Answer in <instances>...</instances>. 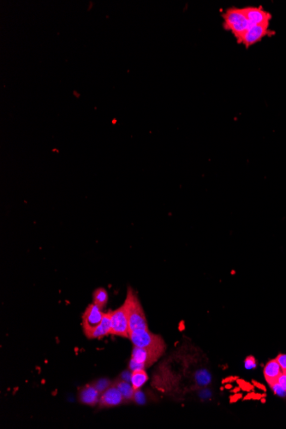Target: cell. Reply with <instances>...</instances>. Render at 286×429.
<instances>
[{
	"mask_svg": "<svg viewBox=\"0 0 286 429\" xmlns=\"http://www.w3.org/2000/svg\"><path fill=\"white\" fill-rule=\"evenodd\" d=\"M242 394L241 393H235V394L232 396V397H230V399H231V403H235L237 401L239 400V399H241L242 398Z\"/></svg>",
	"mask_w": 286,
	"mask_h": 429,
	"instance_id": "23",
	"label": "cell"
},
{
	"mask_svg": "<svg viewBox=\"0 0 286 429\" xmlns=\"http://www.w3.org/2000/svg\"><path fill=\"white\" fill-rule=\"evenodd\" d=\"M225 387H226V389H231V388H232V385H230V384H228V385H226V386H225Z\"/></svg>",
	"mask_w": 286,
	"mask_h": 429,
	"instance_id": "27",
	"label": "cell"
},
{
	"mask_svg": "<svg viewBox=\"0 0 286 429\" xmlns=\"http://www.w3.org/2000/svg\"><path fill=\"white\" fill-rule=\"evenodd\" d=\"M130 339L134 346L140 348H157L165 346V342L159 335L150 332L149 329L132 331L130 333Z\"/></svg>",
	"mask_w": 286,
	"mask_h": 429,
	"instance_id": "5",
	"label": "cell"
},
{
	"mask_svg": "<svg viewBox=\"0 0 286 429\" xmlns=\"http://www.w3.org/2000/svg\"><path fill=\"white\" fill-rule=\"evenodd\" d=\"M100 395V392L96 389L95 385H86L80 391L79 400L83 404L89 406H95L99 403Z\"/></svg>",
	"mask_w": 286,
	"mask_h": 429,
	"instance_id": "10",
	"label": "cell"
},
{
	"mask_svg": "<svg viewBox=\"0 0 286 429\" xmlns=\"http://www.w3.org/2000/svg\"><path fill=\"white\" fill-rule=\"evenodd\" d=\"M104 315L102 308L94 302L87 307L82 317V327L86 337L101 323Z\"/></svg>",
	"mask_w": 286,
	"mask_h": 429,
	"instance_id": "6",
	"label": "cell"
},
{
	"mask_svg": "<svg viewBox=\"0 0 286 429\" xmlns=\"http://www.w3.org/2000/svg\"><path fill=\"white\" fill-rule=\"evenodd\" d=\"M114 385L120 391L125 401L134 400L136 390L134 389L133 385H131V383L124 381V380H118L115 382Z\"/></svg>",
	"mask_w": 286,
	"mask_h": 429,
	"instance_id": "13",
	"label": "cell"
},
{
	"mask_svg": "<svg viewBox=\"0 0 286 429\" xmlns=\"http://www.w3.org/2000/svg\"><path fill=\"white\" fill-rule=\"evenodd\" d=\"M111 385H112V383L109 380H106V379L99 380V381H97L94 383V385L100 392V394H102L106 389H108Z\"/></svg>",
	"mask_w": 286,
	"mask_h": 429,
	"instance_id": "16",
	"label": "cell"
},
{
	"mask_svg": "<svg viewBox=\"0 0 286 429\" xmlns=\"http://www.w3.org/2000/svg\"><path fill=\"white\" fill-rule=\"evenodd\" d=\"M271 388L273 389V391H274V393L276 395H279L280 397H286V391L285 389L281 387V385L277 382L274 385H271Z\"/></svg>",
	"mask_w": 286,
	"mask_h": 429,
	"instance_id": "18",
	"label": "cell"
},
{
	"mask_svg": "<svg viewBox=\"0 0 286 429\" xmlns=\"http://www.w3.org/2000/svg\"><path fill=\"white\" fill-rule=\"evenodd\" d=\"M238 377H228V378L225 379V380H223V383H227V382H232L233 381H235V380H238Z\"/></svg>",
	"mask_w": 286,
	"mask_h": 429,
	"instance_id": "25",
	"label": "cell"
},
{
	"mask_svg": "<svg viewBox=\"0 0 286 429\" xmlns=\"http://www.w3.org/2000/svg\"><path fill=\"white\" fill-rule=\"evenodd\" d=\"M111 334V311L105 313L101 323L88 336L89 339H101Z\"/></svg>",
	"mask_w": 286,
	"mask_h": 429,
	"instance_id": "11",
	"label": "cell"
},
{
	"mask_svg": "<svg viewBox=\"0 0 286 429\" xmlns=\"http://www.w3.org/2000/svg\"><path fill=\"white\" fill-rule=\"evenodd\" d=\"M125 402L120 391L115 385H111L106 389L99 398V405L102 408L116 407Z\"/></svg>",
	"mask_w": 286,
	"mask_h": 429,
	"instance_id": "9",
	"label": "cell"
},
{
	"mask_svg": "<svg viewBox=\"0 0 286 429\" xmlns=\"http://www.w3.org/2000/svg\"><path fill=\"white\" fill-rule=\"evenodd\" d=\"M274 35H275V32L269 29V26L251 25L245 34L242 44L244 45L245 48H248L261 42L266 36H273Z\"/></svg>",
	"mask_w": 286,
	"mask_h": 429,
	"instance_id": "7",
	"label": "cell"
},
{
	"mask_svg": "<svg viewBox=\"0 0 286 429\" xmlns=\"http://www.w3.org/2000/svg\"><path fill=\"white\" fill-rule=\"evenodd\" d=\"M263 374L268 385L271 386L278 382V380L283 372L276 359H273L270 360L265 366Z\"/></svg>",
	"mask_w": 286,
	"mask_h": 429,
	"instance_id": "12",
	"label": "cell"
},
{
	"mask_svg": "<svg viewBox=\"0 0 286 429\" xmlns=\"http://www.w3.org/2000/svg\"><path fill=\"white\" fill-rule=\"evenodd\" d=\"M248 22L251 25L269 26L273 16L270 12L264 10L261 6H248L242 8Z\"/></svg>",
	"mask_w": 286,
	"mask_h": 429,
	"instance_id": "8",
	"label": "cell"
},
{
	"mask_svg": "<svg viewBox=\"0 0 286 429\" xmlns=\"http://www.w3.org/2000/svg\"><path fill=\"white\" fill-rule=\"evenodd\" d=\"M245 369H253L256 368V361L254 356H249L246 357L244 362Z\"/></svg>",
	"mask_w": 286,
	"mask_h": 429,
	"instance_id": "19",
	"label": "cell"
},
{
	"mask_svg": "<svg viewBox=\"0 0 286 429\" xmlns=\"http://www.w3.org/2000/svg\"><path fill=\"white\" fill-rule=\"evenodd\" d=\"M275 359H276L278 363L280 364L283 374H286V354H280Z\"/></svg>",
	"mask_w": 286,
	"mask_h": 429,
	"instance_id": "17",
	"label": "cell"
},
{
	"mask_svg": "<svg viewBox=\"0 0 286 429\" xmlns=\"http://www.w3.org/2000/svg\"><path fill=\"white\" fill-rule=\"evenodd\" d=\"M240 389H241V388L237 387V388H236L235 390H234V391H233V392H234V393H237V392H238V391H240Z\"/></svg>",
	"mask_w": 286,
	"mask_h": 429,
	"instance_id": "26",
	"label": "cell"
},
{
	"mask_svg": "<svg viewBox=\"0 0 286 429\" xmlns=\"http://www.w3.org/2000/svg\"><path fill=\"white\" fill-rule=\"evenodd\" d=\"M253 385L254 386H256V387L259 388V389H261L263 391H267V388L265 387L264 385L261 384V383H258V382L255 381H253Z\"/></svg>",
	"mask_w": 286,
	"mask_h": 429,
	"instance_id": "24",
	"label": "cell"
},
{
	"mask_svg": "<svg viewBox=\"0 0 286 429\" xmlns=\"http://www.w3.org/2000/svg\"><path fill=\"white\" fill-rule=\"evenodd\" d=\"M130 333L127 312L124 304L115 310H111V335L130 338Z\"/></svg>",
	"mask_w": 286,
	"mask_h": 429,
	"instance_id": "4",
	"label": "cell"
},
{
	"mask_svg": "<svg viewBox=\"0 0 286 429\" xmlns=\"http://www.w3.org/2000/svg\"><path fill=\"white\" fill-rule=\"evenodd\" d=\"M223 27L227 31H231L237 39L238 44H242V39L250 27L244 11L239 8H229L222 15Z\"/></svg>",
	"mask_w": 286,
	"mask_h": 429,
	"instance_id": "1",
	"label": "cell"
},
{
	"mask_svg": "<svg viewBox=\"0 0 286 429\" xmlns=\"http://www.w3.org/2000/svg\"><path fill=\"white\" fill-rule=\"evenodd\" d=\"M147 381H148V375L145 371V369L136 370L131 373V383L136 391L139 390Z\"/></svg>",
	"mask_w": 286,
	"mask_h": 429,
	"instance_id": "14",
	"label": "cell"
},
{
	"mask_svg": "<svg viewBox=\"0 0 286 429\" xmlns=\"http://www.w3.org/2000/svg\"><path fill=\"white\" fill-rule=\"evenodd\" d=\"M124 304L127 312L130 331L132 332L139 329L147 330L148 326L143 306L141 304L137 293L134 291L131 287L128 288L127 296Z\"/></svg>",
	"mask_w": 286,
	"mask_h": 429,
	"instance_id": "2",
	"label": "cell"
},
{
	"mask_svg": "<svg viewBox=\"0 0 286 429\" xmlns=\"http://www.w3.org/2000/svg\"><path fill=\"white\" fill-rule=\"evenodd\" d=\"M238 384L239 387L241 388L242 390L245 391H250L254 389V385H251V384H249L248 382L245 381L243 380H238Z\"/></svg>",
	"mask_w": 286,
	"mask_h": 429,
	"instance_id": "20",
	"label": "cell"
},
{
	"mask_svg": "<svg viewBox=\"0 0 286 429\" xmlns=\"http://www.w3.org/2000/svg\"><path fill=\"white\" fill-rule=\"evenodd\" d=\"M109 295L105 288H98L93 292V302L99 308H105L108 302Z\"/></svg>",
	"mask_w": 286,
	"mask_h": 429,
	"instance_id": "15",
	"label": "cell"
},
{
	"mask_svg": "<svg viewBox=\"0 0 286 429\" xmlns=\"http://www.w3.org/2000/svg\"><path fill=\"white\" fill-rule=\"evenodd\" d=\"M278 383L281 385V387L285 389L286 391V374H282V375H280V378L278 380Z\"/></svg>",
	"mask_w": 286,
	"mask_h": 429,
	"instance_id": "22",
	"label": "cell"
},
{
	"mask_svg": "<svg viewBox=\"0 0 286 429\" xmlns=\"http://www.w3.org/2000/svg\"><path fill=\"white\" fill-rule=\"evenodd\" d=\"M165 350V346L157 348H140L134 346L130 362V369L131 372L149 368L162 356Z\"/></svg>",
	"mask_w": 286,
	"mask_h": 429,
	"instance_id": "3",
	"label": "cell"
},
{
	"mask_svg": "<svg viewBox=\"0 0 286 429\" xmlns=\"http://www.w3.org/2000/svg\"><path fill=\"white\" fill-rule=\"evenodd\" d=\"M265 397V395L258 394V393H248L246 397H244V400H260L261 397Z\"/></svg>",
	"mask_w": 286,
	"mask_h": 429,
	"instance_id": "21",
	"label": "cell"
}]
</instances>
